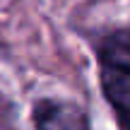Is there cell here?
Here are the masks:
<instances>
[{
	"label": "cell",
	"mask_w": 130,
	"mask_h": 130,
	"mask_svg": "<svg viewBox=\"0 0 130 130\" xmlns=\"http://www.w3.org/2000/svg\"><path fill=\"white\" fill-rule=\"evenodd\" d=\"M34 125L39 130H89V121L75 104L41 99L34 106Z\"/></svg>",
	"instance_id": "2"
},
{
	"label": "cell",
	"mask_w": 130,
	"mask_h": 130,
	"mask_svg": "<svg viewBox=\"0 0 130 130\" xmlns=\"http://www.w3.org/2000/svg\"><path fill=\"white\" fill-rule=\"evenodd\" d=\"M99 75L121 125L130 130V31H116L99 46Z\"/></svg>",
	"instance_id": "1"
}]
</instances>
